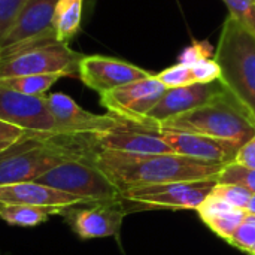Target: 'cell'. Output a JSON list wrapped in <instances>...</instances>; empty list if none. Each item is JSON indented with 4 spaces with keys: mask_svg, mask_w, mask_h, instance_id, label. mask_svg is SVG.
<instances>
[{
    "mask_svg": "<svg viewBox=\"0 0 255 255\" xmlns=\"http://www.w3.org/2000/svg\"><path fill=\"white\" fill-rule=\"evenodd\" d=\"M25 0H0V43L13 25Z\"/></svg>",
    "mask_w": 255,
    "mask_h": 255,
    "instance_id": "cell-28",
    "label": "cell"
},
{
    "mask_svg": "<svg viewBox=\"0 0 255 255\" xmlns=\"http://www.w3.org/2000/svg\"><path fill=\"white\" fill-rule=\"evenodd\" d=\"M46 103L55 121V133L58 134H102L118 124V117L88 112L64 93L46 96Z\"/></svg>",
    "mask_w": 255,
    "mask_h": 255,
    "instance_id": "cell-11",
    "label": "cell"
},
{
    "mask_svg": "<svg viewBox=\"0 0 255 255\" xmlns=\"http://www.w3.org/2000/svg\"><path fill=\"white\" fill-rule=\"evenodd\" d=\"M67 76L66 73H43V75H25L0 79V87L13 90L21 94L28 96H45V93L61 78Z\"/></svg>",
    "mask_w": 255,
    "mask_h": 255,
    "instance_id": "cell-20",
    "label": "cell"
},
{
    "mask_svg": "<svg viewBox=\"0 0 255 255\" xmlns=\"http://www.w3.org/2000/svg\"><path fill=\"white\" fill-rule=\"evenodd\" d=\"M84 0H58L54 15V30L60 42L69 43L79 31Z\"/></svg>",
    "mask_w": 255,
    "mask_h": 255,
    "instance_id": "cell-19",
    "label": "cell"
},
{
    "mask_svg": "<svg viewBox=\"0 0 255 255\" xmlns=\"http://www.w3.org/2000/svg\"><path fill=\"white\" fill-rule=\"evenodd\" d=\"M67 208V206H66ZM64 208H42L24 205H3L0 203V218L16 227H36L46 223L51 217L60 215Z\"/></svg>",
    "mask_w": 255,
    "mask_h": 255,
    "instance_id": "cell-18",
    "label": "cell"
},
{
    "mask_svg": "<svg viewBox=\"0 0 255 255\" xmlns=\"http://www.w3.org/2000/svg\"><path fill=\"white\" fill-rule=\"evenodd\" d=\"M214 60L220 81L255 123V36L232 15L223 24Z\"/></svg>",
    "mask_w": 255,
    "mask_h": 255,
    "instance_id": "cell-3",
    "label": "cell"
},
{
    "mask_svg": "<svg viewBox=\"0 0 255 255\" xmlns=\"http://www.w3.org/2000/svg\"><path fill=\"white\" fill-rule=\"evenodd\" d=\"M245 211H247L248 214H253V215H255V194L251 196V199H250V202H248V205H247Z\"/></svg>",
    "mask_w": 255,
    "mask_h": 255,
    "instance_id": "cell-32",
    "label": "cell"
},
{
    "mask_svg": "<svg viewBox=\"0 0 255 255\" xmlns=\"http://www.w3.org/2000/svg\"><path fill=\"white\" fill-rule=\"evenodd\" d=\"M0 203L42 208H66L87 202L69 193L37 182H19L0 185Z\"/></svg>",
    "mask_w": 255,
    "mask_h": 255,
    "instance_id": "cell-17",
    "label": "cell"
},
{
    "mask_svg": "<svg viewBox=\"0 0 255 255\" xmlns=\"http://www.w3.org/2000/svg\"><path fill=\"white\" fill-rule=\"evenodd\" d=\"M126 215L127 211L120 199L73 205L60 214L81 239L118 236Z\"/></svg>",
    "mask_w": 255,
    "mask_h": 255,
    "instance_id": "cell-9",
    "label": "cell"
},
{
    "mask_svg": "<svg viewBox=\"0 0 255 255\" xmlns=\"http://www.w3.org/2000/svg\"><path fill=\"white\" fill-rule=\"evenodd\" d=\"M229 15L235 16L251 34L255 36V0H223Z\"/></svg>",
    "mask_w": 255,
    "mask_h": 255,
    "instance_id": "cell-26",
    "label": "cell"
},
{
    "mask_svg": "<svg viewBox=\"0 0 255 255\" xmlns=\"http://www.w3.org/2000/svg\"><path fill=\"white\" fill-rule=\"evenodd\" d=\"M227 93V88L220 79L208 84H191L178 88H167L158 103L148 114L146 123L142 126L155 128L163 121L211 103Z\"/></svg>",
    "mask_w": 255,
    "mask_h": 255,
    "instance_id": "cell-10",
    "label": "cell"
},
{
    "mask_svg": "<svg viewBox=\"0 0 255 255\" xmlns=\"http://www.w3.org/2000/svg\"><path fill=\"white\" fill-rule=\"evenodd\" d=\"M27 131L18 126H13L7 121L0 120V154L13 146L19 139L24 137Z\"/></svg>",
    "mask_w": 255,
    "mask_h": 255,
    "instance_id": "cell-30",
    "label": "cell"
},
{
    "mask_svg": "<svg viewBox=\"0 0 255 255\" xmlns=\"http://www.w3.org/2000/svg\"><path fill=\"white\" fill-rule=\"evenodd\" d=\"M217 181H181L146 185L123 191L120 200L127 214L151 209L197 211Z\"/></svg>",
    "mask_w": 255,
    "mask_h": 255,
    "instance_id": "cell-6",
    "label": "cell"
},
{
    "mask_svg": "<svg viewBox=\"0 0 255 255\" xmlns=\"http://www.w3.org/2000/svg\"><path fill=\"white\" fill-rule=\"evenodd\" d=\"M235 163L250 169H255V136L239 148Z\"/></svg>",
    "mask_w": 255,
    "mask_h": 255,
    "instance_id": "cell-31",
    "label": "cell"
},
{
    "mask_svg": "<svg viewBox=\"0 0 255 255\" xmlns=\"http://www.w3.org/2000/svg\"><path fill=\"white\" fill-rule=\"evenodd\" d=\"M82 57L57 39L15 45L0 51V79L43 73L78 76Z\"/></svg>",
    "mask_w": 255,
    "mask_h": 255,
    "instance_id": "cell-5",
    "label": "cell"
},
{
    "mask_svg": "<svg viewBox=\"0 0 255 255\" xmlns=\"http://www.w3.org/2000/svg\"><path fill=\"white\" fill-rule=\"evenodd\" d=\"M155 131H158V134L170 146L173 154L190 157L211 164L226 166L229 163H233L241 148V145L235 142L214 139L202 134L169 131V130H155Z\"/></svg>",
    "mask_w": 255,
    "mask_h": 255,
    "instance_id": "cell-15",
    "label": "cell"
},
{
    "mask_svg": "<svg viewBox=\"0 0 255 255\" xmlns=\"http://www.w3.org/2000/svg\"><path fill=\"white\" fill-rule=\"evenodd\" d=\"M245 217H247L245 209L229 208V209H224L214 215L205 217L202 220L215 235H218L224 241H229L232 238V235L235 233V230L244 223Z\"/></svg>",
    "mask_w": 255,
    "mask_h": 255,
    "instance_id": "cell-21",
    "label": "cell"
},
{
    "mask_svg": "<svg viewBox=\"0 0 255 255\" xmlns=\"http://www.w3.org/2000/svg\"><path fill=\"white\" fill-rule=\"evenodd\" d=\"M155 76L166 88H178V87L196 84L194 78H193L191 67L187 64H182V63L167 67V69L161 70L160 73H157Z\"/></svg>",
    "mask_w": 255,
    "mask_h": 255,
    "instance_id": "cell-25",
    "label": "cell"
},
{
    "mask_svg": "<svg viewBox=\"0 0 255 255\" xmlns=\"http://www.w3.org/2000/svg\"><path fill=\"white\" fill-rule=\"evenodd\" d=\"M34 182L69 193L87 203L118 200L121 194L94 164L85 161H66Z\"/></svg>",
    "mask_w": 255,
    "mask_h": 255,
    "instance_id": "cell-7",
    "label": "cell"
},
{
    "mask_svg": "<svg viewBox=\"0 0 255 255\" xmlns=\"http://www.w3.org/2000/svg\"><path fill=\"white\" fill-rule=\"evenodd\" d=\"M57 3L58 0H25L13 25L1 40L0 51L15 45L57 39L54 30Z\"/></svg>",
    "mask_w": 255,
    "mask_h": 255,
    "instance_id": "cell-14",
    "label": "cell"
},
{
    "mask_svg": "<svg viewBox=\"0 0 255 255\" xmlns=\"http://www.w3.org/2000/svg\"><path fill=\"white\" fill-rule=\"evenodd\" d=\"M96 134H58L27 131L0 154V185L34 182L66 161L91 163L99 151Z\"/></svg>",
    "mask_w": 255,
    "mask_h": 255,
    "instance_id": "cell-2",
    "label": "cell"
},
{
    "mask_svg": "<svg viewBox=\"0 0 255 255\" xmlns=\"http://www.w3.org/2000/svg\"><path fill=\"white\" fill-rule=\"evenodd\" d=\"M0 255H1V254H0Z\"/></svg>",
    "mask_w": 255,
    "mask_h": 255,
    "instance_id": "cell-33",
    "label": "cell"
},
{
    "mask_svg": "<svg viewBox=\"0 0 255 255\" xmlns=\"http://www.w3.org/2000/svg\"><path fill=\"white\" fill-rule=\"evenodd\" d=\"M212 48L208 42H200V40H194L190 46H187L182 54L179 55V63L187 64V66H193L194 63L205 60V58H212Z\"/></svg>",
    "mask_w": 255,
    "mask_h": 255,
    "instance_id": "cell-29",
    "label": "cell"
},
{
    "mask_svg": "<svg viewBox=\"0 0 255 255\" xmlns=\"http://www.w3.org/2000/svg\"><path fill=\"white\" fill-rule=\"evenodd\" d=\"M191 67L193 78L196 84H208L218 81L221 78V70L218 63L214 58H205L197 63H194Z\"/></svg>",
    "mask_w": 255,
    "mask_h": 255,
    "instance_id": "cell-27",
    "label": "cell"
},
{
    "mask_svg": "<svg viewBox=\"0 0 255 255\" xmlns=\"http://www.w3.org/2000/svg\"><path fill=\"white\" fill-rule=\"evenodd\" d=\"M93 164L120 193L181 181H218L223 169L221 164L203 163L178 154H130L103 148L96 152Z\"/></svg>",
    "mask_w": 255,
    "mask_h": 255,
    "instance_id": "cell-1",
    "label": "cell"
},
{
    "mask_svg": "<svg viewBox=\"0 0 255 255\" xmlns=\"http://www.w3.org/2000/svg\"><path fill=\"white\" fill-rule=\"evenodd\" d=\"M218 184H236L255 194V169L241 166L238 163H229L223 166L218 175Z\"/></svg>",
    "mask_w": 255,
    "mask_h": 255,
    "instance_id": "cell-22",
    "label": "cell"
},
{
    "mask_svg": "<svg viewBox=\"0 0 255 255\" xmlns=\"http://www.w3.org/2000/svg\"><path fill=\"white\" fill-rule=\"evenodd\" d=\"M211 194L217 196L218 199L230 203L232 206L238 208V209H245L253 193L248 191L247 188L236 185V184H215Z\"/></svg>",
    "mask_w": 255,
    "mask_h": 255,
    "instance_id": "cell-24",
    "label": "cell"
},
{
    "mask_svg": "<svg viewBox=\"0 0 255 255\" xmlns=\"http://www.w3.org/2000/svg\"><path fill=\"white\" fill-rule=\"evenodd\" d=\"M166 90L167 88L158 81V78L151 75L145 79L100 94V103L108 114L136 124H145L148 114L158 103Z\"/></svg>",
    "mask_w": 255,
    "mask_h": 255,
    "instance_id": "cell-8",
    "label": "cell"
},
{
    "mask_svg": "<svg viewBox=\"0 0 255 255\" xmlns=\"http://www.w3.org/2000/svg\"><path fill=\"white\" fill-rule=\"evenodd\" d=\"M227 242L247 254L255 255V215L247 212L244 223L235 230Z\"/></svg>",
    "mask_w": 255,
    "mask_h": 255,
    "instance_id": "cell-23",
    "label": "cell"
},
{
    "mask_svg": "<svg viewBox=\"0 0 255 255\" xmlns=\"http://www.w3.org/2000/svg\"><path fill=\"white\" fill-rule=\"evenodd\" d=\"M154 130L202 134L242 146L255 136V123L227 93L211 103L163 121Z\"/></svg>",
    "mask_w": 255,
    "mask_h": 255,
    "instance_id": "cell-4",
    "label": "cell"
},
{
    "mask_svg": "<svg viewBox=\"0 0 255 255\" xmlns=\"http://www.w3.org/2000/svg\"><path fill=\"white\" fill-rule=\"evenodd\" d=\"M151 75L139 66L103 55H84L78 66V78L84 85L99 94L145 79Z\"/></svg>",
    "mask_w": 255,
    "mask_h": 255,
    "instance_id": "cell-13",
    "label": "cell"
},
{
    "mask_svg": "<svg viewBox=\"0 0 255 255\" xmlns=\"http://www.w3.org/2000/svg\"><path fill=\"white\" fill-rule=\"evenodd\" d=\"M0 120L31 133H55L46 96H28L0 87Z\"/></svg>",
    "mask_w": 255,
    "mask_h": 255,
    "instance_id": "cell-12",
    "label": "cell"
},
{
    "mask_svg": "<svg viewBox=\"0 0 255 255\" xmlns=\"http://www.w3.org/2000/svg\"><path fill=\"white\" fill-rule=\"evenodd\" d=\"M103 149H114L130 154H173L170 146L151 127L136 124L118 117V124L102 134H96Z\"/></svg>",
    "mask_w": 255,
    "mask_h": 255,
    "instance_id": "cell-16",
    "label": "cell"
}]
</instances>
